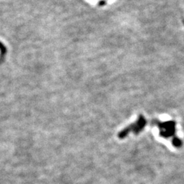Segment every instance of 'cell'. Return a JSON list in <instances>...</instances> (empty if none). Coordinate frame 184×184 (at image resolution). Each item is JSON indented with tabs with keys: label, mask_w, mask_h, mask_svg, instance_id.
I'll list each match as a JSON object with an SVG mask.
<instances>
[{
	"label": "cell",
	"mask_w": 184,
	"mask_h": 184,
	"mask_svg": "<svg viewBox=\"0 0 184 184\" xmlns=\"http://www.w3.org/2000/svg\"><path fill=\"white\" fill-rule=\"evenodd\" d=\"M173 145L176 147H180L182 146V142L179 138L177 137H174L173 139Z\"/></svg>",
	"instance_id": "obj_3"
},
{
	"label": "cell",
	"mask_w": 184,
	"mask_h": 184,
	"mask_svg": "<svg viewBox=\"0 0 184 184\" xmlns=\"http://www.w3.org/2000/svg\"><path fill=\"white\" fill-rule=\"evenodd\" d=\"M0 50H1V55H0V63H2L4 60L6 53V48L2 43H0Z\"/></svg>",
	"instance_id": "obj_2"
},
{
	"label": "cell",
	"mask_w": 184,
	"mask_h": 184,
	"mask_svg": "<svg viewBox=\"0 0 184 184\" xmlns=\"http://www.w3.org/2000/svg\"><path fill=\"white\" fill-rule=\"evenodd\" d=\"M176 122L174 121H169L167 122L160 123L159 128L160 129V134L165 138L173 137L175 133Z\"/></svg>",
	"instance_id": "obj_1"
}]
</instances>
